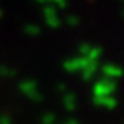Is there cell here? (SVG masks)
Returning a JSON list of instances; mask_svg holds the SVG:
<instances>
[{"instance_id": "6da1fadb", "label": "cell", "mask_w": 124, "mask_h": 124, "mask_svg": "<svg viewBox=\"0 0 124 124\" xmlns=\"http://www.w3.org/2000/svg\"><path fill=\"white\" fill-rule=\"evenodd\" d=\"M48 2H55L57 5H66V0H48Z\"/></svg>"}]
</instances>
